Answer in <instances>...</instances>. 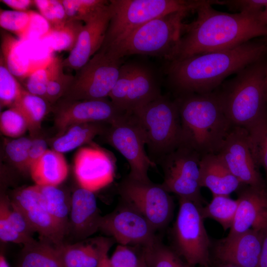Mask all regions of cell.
I'll use <instances>...</instances> for the list:
<instances>
[{"label":"cell","instance_id":"cell-42","mask_svg":"<svg viewBox=\"0 0 267 267\" xmlns=\"http://www.w3.org/2000/svg\"><path fill=\"white\" fill-rule=\"evenodd\" d=\"M6 213L9 221L14 229L29 241L34 239L36 232L23 214L7 197H4Z\"/></svg>","mask_w":267,"mask_h":267},{"label":"cell","instance_id":"cell-14","mask_svg":"<svg viewBox=\"0 0 267 267\" xmlns=\"http://www.w3.org/2000/svg\"><path fill=\"white\" fill-rule=\"evenodd\" d=\"M52 108L57 136L70 127L79 124H111L126 114L107 98L81 101L59 100Z\"/></svg>","mask_w":267,"mask_h":267},{"label":"cell","instance_id":"cell-8","mask_svg":"<svg viewBox=\"0 0 267 267\" xmlns=\"http://www.w3.org/2000/svg\"><path fill=\"white\" fill-rule=\"evenodd\" d=\"M189 199L179 198V208L172 228L173 249L191 267H210V239L201 208Z\"/></svg>","mask_w":267,"mask_h":267},{"label":"cell","instance_id":"cell-36","mask_svg":"<svg viewBox=\"0 0 267 267\" xmlns=\"http://www.w3.org/2000/svg\"><path fill=\"white\" fill-rule=\"evenodd\" d=\"M69 20L84 22L90 21L109 4L105 0H62Z\"/></svg>","mask_w":267,"mask_h":267},{"label":"cell","instance_id":"cell-33","mask_svg":"<svg viewBox=\"0 0 267 267\" xmlns=\"http://www.w3.org/2000/svg\"><path fill=\"white\" fill-rule=\"evenodd\" d=\"M63 60L53 57L48 63L49 78L46 89V100L54 105L66 93L74 79V76L65 74Z\"/></svg>","mask_w":267,"mask_h":267},{"label":"cell","instance_id":"cell-53","mask_svg":"<svg viewBox=\"0 0 267 267\" xmlns=\"http://www.w3.org/2000/svg\"><path fill=\"white\" fill-rule=\"evenodd\" d=\"M264 87L267 95V60L265 67Z\"/></svg>","mask_w":267,"mask_h":267},{"label":"cell","instance_id":"cell-19","mask_svg":"<svg viewBox=\"0 0 267 267\" xmlns=\"http://www.w3.org/2000/svg\"><path fill=\"white\" fill-rule=\"evenodd\" d=\"M74 171L80 187L94 192L113 180L114 167L111 158L104 150L84 147L75 156Z\"/></svg>","mask_w":267,"mask_h":267},{"label":"cell","instance_id":"cell-18","mask_svg":"<svg viewBox=\"0 0 267 267\" xmlns=\"http://www.w3.org/2000/svg\"><path fill=\"white\" fill-rule=\"evenodd\" d=\"M263 237L264 228L250 229L240 234L226 236L215 243L214 257L219 264L258 267Z\"/></svg>","mask_w":267,"mask_h":267},{"label":"cell","instance_id":"cell-20","mask_svg":"<svg viewBox=\"0 0 267 267\" xmlns=\"http://www.w3.org/2000/svg\"><path fill=\"white\" fill-rule=\"evenodd\" d=\"M237 192L238 205L227 236L267 226V189L243 185Z\"/></svg>","mask_w":267,"mask_h":267},{"label":"cell","instance_id":"cell-28","mask_svg":"<svg viewBox=\"0 0 267 267\" xmlns=\"http://www.w3.org/2000/svg\"><path fill=\"white\" fill-rule=\"evenodd\" d=\"M52 105L44 98L29 92L24 89L11 107L19 110L25 117L28 131L33 137L38 135L42 122Z\"/></svg>","mask_w":267,"mask_h":267},{"label":"cell","instance_id":"cell-49","mask_svg":"<svg viewBox=\"0 0 267 267\" xmlns=\"http://www.w3.org/2000/svg\"><path fill=\"white\" fill-rule=\"evenodd\" d=\"M258 267H267V226L264 228L263 241Z\"/></svg>","mask_w":267,"mask_h":267},{"label":"cell","instance_id":"cell-17","mask_svg":"<svg viewBox=\"0 0 267 267\" xmlns=\"http://www.w3.org/2000/svg\"><path fill=\"white\" fill-rule=\"evenodd\" d=\"M10 201L23 214L41 239L55 246L63 243L66 234L49 213L37 185L18 190Z\"/></svg>","mask_w":267,"mask_h":267},{"label":"cell","instance_id":"cell-26","mask_svg":"<svg viewBox=\"0 0 267 267\" xmlns=\"http://www.w3.org/2000/svg\"><path fill=\"white\" fill-rule=\"evenodd\" d=\"M109 125L102 123L73 125L53 141L52 149L61 153L70 151L89 142L97 135H103Z\"/></svg>","mask_w":267,"mask_h":267},{"label":"cell","instance_id":"cell-12","mask_svg":"<svg viewBox=\"0 0 267 267\" xmlns=\"http://www.w3.org/2000/svg\"><path fill=\"white\" fill-rule=\"evenodd\" d=\"M201 156L189 147L180 144L159 163L164 175L161 184L169 193L202 205L200 161Z\"/></svg>","mask_w":267,"mask_h":267},{"label":"cell","instance_id":"cell-54","mask_svg":"<svg viewBox=\"0 0 267 267\" xmlns=\"http://www.w3.org/2000/svg\"><path fill=\"white\" fill-rule=\"evenodd\" d=\"M218 267H239L235 265L227 264H219Z\"/></svg>","mask_w":267,"mask_h":267},{"label":"cell","instance_id":"cell-45","mask_svg":"<svg viewBox=\"0 0 267 267\" xmlns=\"http://www.w3.org/2000/svg\"><path fill=\"white\" fill-rule=\"evenodd\" d=\"M0 239L1 242L23 245L31 241L19 234L12 226L7 217L3 196L0 200Z\"/></svg>","mask_w":267,"mask_h":267},{"label":"cell","instance_id":"cell-34","mask_svg":"<svg viewBox=\"0 0 267 267\" xmlns=\"http://www.w3.org/2000/svg\"><path fill=\"white\" fill-rule=\"evenodd\" d=\"M246 129L253 156L258 166L264 169L267 181V109Z\"/></svg>","mask_w":267,"mask_h":267},{"label":"cell","instance_id":"cell-32","mask_svg":"<svg viewBox=\"0 0 267 267\" xmlns=\"http://www.w3.org/2000/svg\"><path fill=\"white\" fill-rule=\"evenodd\" d=\"M141 251L148 267H191L173 248L158 238L151 245L141 248Z\"/></svg>","mask_w":267,"mask_h":267},{"label":"cell","instance_id":"cell-38","mask_svg":"<svg viewBox=\"0 0 267 267\" xmlns=\"http://www.w3.org/2000/svg\"><path fill=\"white\" fill-rule=\"evenodd\" d=\"M23 88L8 70L1 56L0 58V108L11 107L21 94Z\"/></svg>","mask_w":267,"mask_h":267},{"label":"cell","instance_id":"cell-52","mask_svg":"<svg viewBox=\"0 0 267 267\" xmlns=\"http://www.w3.org/2000/svg\"><path fill=\"white\" fill-rule=\"evenodd\" d=\"M0 267H9V265L2 253L0 255Z\"/></svg>","mask_w":267,"mask_h":267},{"label":"cell","instance_id":"cell-2","mask_svg":"<svg viewBox=\"0 0 267 267\" xmlns=\"http://www.w3.org/2000/svg\"><path fill=\"white\" fill-rule=\"evenodd\" d=\"M208 4L196 11V18L185 24L170 62L202 53L229 49L258 37H267V26L258 16L216 10Z\"/></svg>","mask_w":267,"mask_h":267},{"label":"cell","instance_id":"cell-3","mask_svg":"<svg viewBox=\"0 0 267 267\" xmlns=\"http://www.w3.org/2000/svg\"><path fill=\"white\" fill-rule=\"evenodd\" d=\"M181 125L180 144L201 156L218 154L232 125L215 91L177 96Z\"/></svg>","mask_w":267,"mask_h":267},{"label":"cell","instance_id":"cell-44","mask_svg":"<svg viewBox=\"0 0 267 267\" xmlns=\"http://www.w3.org/2000/svg\"><path fill=\"white\" fill-rule=\"evenodd\" d=\"M34 71L29 76L26 89L30 93L41 96L46 100V93L49 78L48 63Z\"/></svg>","mask_w":267,"mask_h":267},{"label":"cell","instance_id":"cell-21","mask_svg":"<svg viewBox=\"0 0 267 267\" xmlns=\"http://www.w3.org/2000/svg\"><path fill=\"white\" fill-rule=\"evenodd\" d=\"M110 19L108 5L104 10L83 25L75 46L69 55L63 60L64 68L77 71L100 49Z\"/></svg>","mask_w":267,"mask_h":267},{"label":"cell","instance_id":"cell-4","mask_svg":"<svg viewBox=\"0 0 267 267\" xmlns=\"http://www.w3.org/2000/svg\"><path fill=\"white\" fill-rule=\"evenodd\" d=\"M267 60L266 57L249 65L214 90L233 126L247 129L267 109L264 87Z\"/></svg>","mask_w":267,"mask_h":267},{"label":"cell","instance_id":"cell-10","mask_svg":"<svg viewBox=\"0 0 267 267\" xmlns=\"http://www.w3.org/2000/svg\"><path fill=\"white\" fill-rule=\"evenodd\" d=\"M161 95L153 71L141 63L130 62L121 66L118 79L108 97L120 110L133 114Z\"/></svg>","mask_w":267,"mask_h":267},{"label":"cell","instance_id":"cell-9","mask_svg":"<svg viewBox=\"0 0 267 267\" xmlns=\"http://www.w3.org/2000/svg\"><path fill=\"white\" fill-rule=\"evenodd\" d=\"M123 63L122 59H116L99 50L76 71L72 84L60 100L81 101L107 98L118 79Z\"/></svg>","mask_w":267,"mask_h":267},{"label":"cell","instance_id":"cell-22","mask_svg":"<svg viewBox=\"0 0 267 267\" xmlns=\"http://www.w3.org/2000/svg\"><path fill=\"white\" fill-rule=\"evenodd\" d=\"M102 217L94 192L80 187L71 197L68 233L78 241L89 238L99 230Z\"/></svg>","mask_w":267,"mask_h":267},{"label":"cell","instance_id":"cell-7","mask_svg":"<svg viewBox=\"0 0 267 267\" xmlns=\"http://www.w3.org/2000/svg\"><path fill=\"white\" fill-rule=\"evenodd\" d=\"M144 135L148 156L159 164L181 142V125L176 99L162 95L135 111Z\"/></svg>","mask_w":267,"mask_h":267},{"label":"cell","instance_id":"cell-16","mask_svg":"<svg viewBox=\"0 0 267 267\" xmlns=\"http://www.w3.org/2000/svg\"><path fill=\"white\" fill-rule=\"evenodd\" d=\"M218 154L242 184L267 189L251 150L246 129L233 126Z\"/></svg>","mask_w":267,"mask_h":267},{"label":"cell","instance_id":"cell-47","mask_svg":"<svg viewBox=\"0 0 267 267\" xmlns=\"http://www.w3.org/2000/svg\"><path fill=\"white\" fill-rule=\"evenodd\" d=\"M47 150V143L44 139L39 137L32 139L28 160L29 171L30 167L41 158Z\"/></svg>","mask_w":267,"mask_h":267},{"label":"cell","instance_id":"cell-24","mask_svg":"<svg viewBox=\"0 0 267 267\" xmlns=\"http://www.w3.org/2000/svg\"><path fill=\"white\" fill-rule=\"evenodd\" d=\"M200 182L201 186L209 189L213 196H229L244 185L231 173L218 154L201 156Z\"/></svg>","mask_w":267,"mask_h":267},{"label":"cell","instance_id":"cell-6","mask_svg":"<svg viewBox=\"0 0 267 267\" xmlns=\"http://www.w3.org/2000/svg\"><path fill=\"white\" fill-rule=\"evenodd\" d=\"M188 11L172 12L141 26L118 43L102 50L116 59L139 54L170 60L182 35ZM101 50V49H100Z\"/></svg>","mask_w":267,"mask_h":267},{"label":"cell","instance_id":"cell-1","mask_svg":"<svg viewBox=\"0 0 267 267\" xmlns=\"http://www.w3.org/2000/svg\"><path fill=\"white\" fill-rule=\"evenodd\" d=\"M266 57L267 44L262 38L253 39L231 49L170 62L168 77L177 96L208 93L215 90L228 76Z\"/></svg>","mask_w":267,"mask_h":267},{"label":"cell","instance_id":"cell-30","mask_svg":"<svg viewBox=\"0 0 267 267\" xmlns=\"http://www.w3.org/2000/svg\"><path fill=\"white\" fill-rule=\"evenodd\" d=\"M0 35V56L8 70L19 78L29 76L33 72L30 70V62L20 52L21 41L4 30H1Z\"/></svg>","mask_w":267,"mask_h":267},{"label":"cell","instance_id":"cell-46","mask_svg":"<svg viewBox=\"0 0 267 267\" xmlns=\"http://www.w3.org/2000/svg\"><path fill=\"white\" fill-rule=\"evenodd\" d=\"M222 5L238 13L258 15L267 5V0H223Z\"/></svg>","mask_w":267,"mask_h":267},{"label":"cell","instance_id":"cell-15","mask_svg":"<svg viewBox=\"0 0 267 267\" xmlns=\"http://www.w3.org/2000/svg\"><path fill=\"white\" fill-rule=\"evenodd\" d=\"M99 230L119 244H133L140 248L151 245L158 238L156 231L148 220L123 202L114 211L102 217Z\"/></svg>","mask_w":267,"mask_h":267},{"label":"cell","instance_id":"cell-39","mask_svg":"<svg viewBox=\"0 0 267 267\" xmlns=\"http://www.w3.org/2000/svg\"><path fill=\"white\" fill-rule=\"evenodd\" d=\"M0 129L5 136L16 138L28 130V124L23 114L11 107L0 113Z\"/></svg>","mask_w":267,"mask_h":267},{"label":"cell","instance_id":"cell-43","mask_svg":"<svg viewBox=\"0 0 267 267\" xmlns=\"http://www.w3.org/2000/svg\"><path fill=\"white\" fill-rule=\"evenodd\" d=\"M141 252L128 245L119 244L109 258L111 267H139Z\"/></svg>","mask_w":267,"mask_h":267},{"label":"cell","instance_id":"cell-37","mask_svg":"<svg viewBox=\"0 0 267 267\" xmlns=\"http://www.w3.org/2000/svg\"><path fill=\"white\" fill-rule=\"evenodd\" d=\"M35 13L32 10L18 11L0 9V27L15 34L21 41L26 40L31 35L32 21Z\"/></svg>","mask_w":267,"mask_h":267},{"label":"cell","instance_id":"cell-27","mask_svg":"<svg viewBox=\"0 0 267 267\" xmlns=\"http://www.w3.org/2000/svg\"><path fill=\"white\" fill-rule=\"evenodd\" d=\"M18 267H64L56 246L45 240L23 245Z\"/></svg>","mask_w":267,"mask_h":267},{"label":"cell","instance_id":"cell-56","mask_svg":"<svg viewBox=\"0 0 267 267\" xmlns=\"http://www.w3.org/2000/svg\"><path fill=\"white\" fill-rule=\"evenodd\" d=\"M263 40L267 44V37L262 38Z\"/></svg>","mask_w":267,"mask_h":267},{"label":"cell","instance_id":"cell-11","mask_svg":"<svg viewBox=\"0 0 267 267\" xmlns=\"http://www.w3.org/2000/svg\"><path fill=\"white\" fill-rule=\"evenodd\" d=\"M118 192L122 202L141 214L156 231L165 228L171 221L174 201L161 184L142 182L127 177L119 184Z\"/></svg>","mask_w":267,"mask_h":267},{"label":"cell","instance_id":"cell-48","mask_svg":"<svg viewBox=\"0 0 267 267\" xmlns=\"http://www.w3.org/2000/svg\"><path fill=\"white\" fill-rule=\"evenodd\" d=\"M0 1L13 10L18 11H29L30 7L35 5L34 1L31 0H2Z\"/></svg>","mask_w":267,"mask_h":267},{"label":"cell","instance_id":"cell-23","mask_svg":"<svg viewBox=\"0 0 267 267\" xmlns=\"http://www.w3.org/2000/svg\"><path fill=\"white\" fill-rule=\"evenodd\" d=\"M114 242L112 237L97 236L55 246L64 267H98Z\"/></svg>","mask_w":267,"mask_h":267},{"label":"cell","instance_id":"cell-5","mask_svg":"<svg viewBox=\"0 0 267 267\" xmlns=\"http://www.w3.org/2000/svg\"><path fill=\"white\" fill-rule=\"evenodd\" d=\"M213 0H110V19L100 49L106 50L135 30L159 17L177 11H197Z\"/></svg>","mask_w":267,"mask_h":267},{"label":"cell","instance_id":"cell-25","mask_svg":"<svg viewBox=\"0 0 267 267\" xmlns=\"http://www.w3.org/2000/svg\"><path fill=\"white\" fill-rule=\"evenodd\" d=\"M29 172L36 185L58 186L67 178L68 166L63 153L47 149Z\"/></svg>","mask_w":267,"mask_h":267},{"label":"cell","instance_id":"cell-35","mask_svg":"<svg viewBox=\"0 0 267 267\" xmlns=\"http://www.w3.org/2000/svg\"><path fill=\"white\" fill-rule=\"evenodd\" d=\"M83 25L82 22L68 20L62 26L49 28L41 38L49 41L53 50L71 51L76 44Z\"/></svg>","mask_w":267,"mask_h":267},{"label":"cell","instance_id":"cell-51","mask_svg":"<svg viewBox=\"0 0 267 267\" xmlns=\"http://www.w3.org/2000/svg\"><path fill=\"white\" fill-rule=\"evenodd\" d=\"M98 267H111L108 254L102 258Z\"/></svg>","mask_w":267,"mask_h":267},{"label":"cell","instance_id":"cell-29","mask_svg":"<svg viewBox=\"0 0 267 267\" xmlns=\"http://www.w3.org/2000/svg\"><path fill=\"white\" fill-rule=\"evenodd\" d=\"M37 186L50 216L66 234L69 223L71 197L69 198L58 186Z\"/></svg>","mask_w":267,"mask_h":267},{"label":"cell","instance_id":"cell-41","mask_svg":"<svg viewBox=\"0 0 267 267\" xmlns=\"http://www.w3.org/2000/svg\"><path fill=\"white\" fill-rule=\"evenodd\" d=\"M35 5L48 22L49 28L62 26L69 20L61 0H35Z\"/></svg>","mask_w":267,"mask_h":267},{"label":"cell","instance_id":"cell-40","mask_svg":"<svg viewBox=\"0 0 267 267\" xmlns=\"http://www.w3.org/2000/svg\"><path fill=\"white\" fill-rule=\"evenodd\" d=\"M32 139L20 137L8 141L5 145V153L8 159L18 170L29 172L28 160Z\"/></svg>","mask_w":267,"mask_h":267},{"label":"cell","instance_id":"cell-50","mask_svg":"<svg viewBox=\"0 0 267 267\" xmlns=\"http://www.w3.org/2000/svg\"><path fill=\"white\" fill-rule=\"evenodd\" d=\"M258 18L261 22L267 26V5L258 15Z\"/></svg>","mask_w":267,"mask_h":267},{"label":"cell","instance_id":"cell-31","mask_svg":"<svg viewBox=\"0 0 267 267\" xmlns=\"http://www.w3.org/2000/svg\"><path fill=\"white\" fill-rule=\"evenodd\" d=\"M238 205V200L232 199L229 196L213 195L211 201L201 208V213L204 219L216 221L225 231L232 225Z\"/></svg>","mask_w":267,"mask_h":267},{"label":"cell","instance_id":"cell-55","mask_svg":"<svg viewBox=\"0 0 267 267\" xmlns=\"http://www.w3.org/2000/svg\"><path fill=\"white\" fill-rule=\"evenodd\" d=\"M139 267H148L147 265H146V263L145 262L142 254H141V258Z\"/></svg>","mask_w":267,"mask_h":267},{"label":"cell","instance_id":"cell-13","mask_svg":"<svg viewBox=\"0 0 267 267\" xmlns=\"http://www.w3.org/2000/svg\"><path fill=\"white\" fill-rule=\"evenodd\" d=\"M103 135L129 163V178L142 182L151 181L148 172L150 167L156 164L145 151L144 135L134 115L127 114L110 124Z\"/></svg>","mask_w":267,"mask_h":267}]
</instances>
